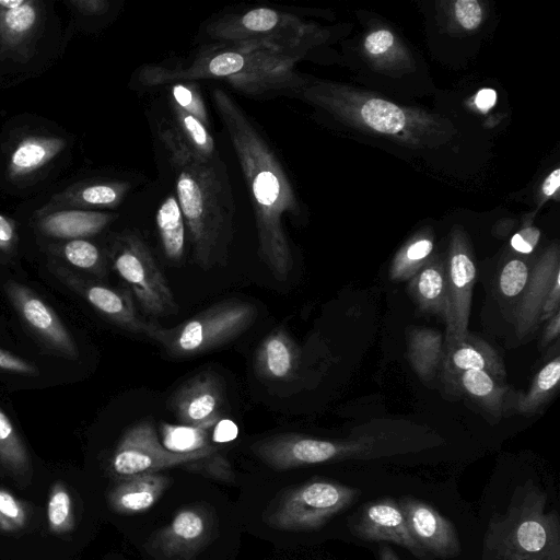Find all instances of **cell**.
<instances>
[{
  "label": "cell",
  "mask_w": 560,
  "mask_h": 560,
  "mask_svg": "<svg viewBox=\"0 0 560 560\" xmlns=\"http://www.w3.org/2000/svg\"><path fill=\"white\" fill-rule=\"evenodd\" d=\"M212 100L248 187L259 255L273 277L284 281L293 264L284 218L299 211L295 192L276 152L240 104L221 89Z\"/></svg>",
  "instance_id": "1"
},
{
  "label": "cell",
  "mask_w": 560,
  "mask_h": 560,
  "mask_svg": "<svg viewBox=\"0 0 560 560\" xmlns=\"http://www.w3.org/2000/svg\"><path fill=\"white\" fill-rule=\"evenodd\" d=\"M158 133L170 154L194 261L208 270L225 256L233 236L235 200L226 164L220 153L197 155L167 121L159 124Z\"/></svg>",
  "instance_id": "2"
},
{
  "label": "cell",
  "mask_w": 560,
  "mask_h": 560,
  "mask_svg": "<svg viewBox=\"0 0 560 560\" xmlns=\"http://www.w3.org/2000/svg\"><path fill=\"white\" fill-rule=\"evenodd\" d=\"M298 56L242 43H215L199 50L187 62L154 63L140 70L139 80L148 88L175 82L215 79L250 96L289 91L298 83Z\"/></svg>",
  "instance_id": "3"
},
{
  "label": "cell",
  "mask_w": 560,
  "mask_h": 560,
  "mask_svg": "<svg viewBox=\"0 0 560 560\" xmlns=\"http://www.w3.org/2000/svg\"><path fill=\"white\" fill-rule=\"evenodd\" d=\"M547 497L527 482L517 487L504 514H493L483 540L490 560H560L557 512H545Z\"/></svg>",
  "instance_id": "4"
},
{
  "label": "cell",
  "mask_w": 560,
  "mask_h": 560,
  "mask_svg": "<svg viewBox=\"0 0 560 560\" xmlns=\"http://www.w3.org/2000/svg\"><path fill=\"white\" fill-rule=\"evenodd\" d=\"M254 304L224 300L173 328L160 327L155 341L174 358H189L221 347L243 334L255 320Z\"/></svg>",
  "instance_id": "5"
},
{
  "label": "cell",
  "mask_w": 560,
  "mask_h": 560,
  "mask_svg": "<svg viewBox=\"0 0 560 560\" xmlns=\"http://www.w3.org/2000/svg\"><path fill=\"white\" fill-rule=\"evenodd\" d=\"M206 34L215 43L253 44L298 56L308 26L288 12L257 7L211 20Z\"/></svg>",
  "instance_id": "6"
},
{
  "label": "cell",
  "mask_w": 560,
  "mask_h": 560,
  "mask_svg": "<svg viewBox=\"0 0 560 560\" xmlns=\"http://www.w3.org/2000/svg\"><path fill=\"white\" fill-rule=\"evenodd\" d=\"M381 446V439L375 435L323 440L288 433L259 441L253 450L268 466L284 470L306 465L375 457L384 454Z\"/></svg>",
  "instance_id": "7"
},
{
  "label": "cell",
  "mask_w": 560,
  "mask_h": 560,
  "mask_svg": "<svg viewBox=\"0 0 560 560\" xmlns=\"http://www.w3.org/2000/svg\"><path fill=\"white\" fill-rule=\"evenodd\" d=\"M112 262L143 313L167 316L178 312L167 280L149 246L137 232L126 231L116 237L112 247Z\"/></svg>",
  "instance_id": "8"
},
{
  "label": "cell",
  "mask_w": 560,
  "mask_h": 560,
  "mask_svg": "<svg viewBox=\"0 0 560 560\" xmlns=\"http://www.w3.org/2000/svg\"><path fill=\"white\" fill-rule=\"evenodd\" d=\"M215 453L213 446L190 453L171 452L160 443L154 424L141 420L128 428L119 440L110 459V468L115 475L128 478L180 465L189 468L194 463Z\"/></svg>",
  "instance_id": "9"
},
{
  "label": "cell",
  "mask_w": 560,
  "mask_h": 560,
  "mask_svg": "<svg viewBox=\"0 0 560 560\" xmlns=\"http://www.w3.org/2000/svg\"><path fill=\"white\" fill-rule=\"evenodd\" d=\"M359 494V489L334 481L307 482L285 497L271 524L289 530L316 529L351 505Z\"/></svg>",
  "instance_id": "10"
},
{
  "label": "cell",
  "mask_w": 560,
  "mask_h": 560,
  "mask_svg": "<svg viewBox=\"0 0 560 560\" xmlns=\"http://www.w3.org/2000/svg\"><path fill=\"white\" fill-rule=\"evenodd\" d=\"M55 273L115 325L155 340L161 326L139 315L129 289H116L86 280L61 267L56 268Z\"/></svg>",
  "instance_id": "11"
},
{
  "label": "cell",
  "mask_w": 560,
  "mask_h": 560,
  "mask_svg": "<svg viewBox=\"0 0 560 560\" xmlns=\"http://www.w3.org/2000/svg\"><path fill=\"white\" fill-rule=\"evenodd\" d=\"M4 289L22 320L45 347L69 360L79 358L72 335L36 292L12 280L4 284Z\"/></svg>",
  "instance_id": "12"
},
{
  "label": "cell",
  "mask_w": 560,
  "mask_h": 560,
  "mask_svg": "<svg viewBox=\"0 0 560 560\" xmlns=\"http://www.w3.org/2000/svg\"><path fill=\"white\" fill-rule=\"evenodd\" d=\"M224 404L222 378L213 371H202L174 392L170 409L184 425L210 429L221 420Z\"/></svg>",
  "instance_id": "13"
},
{
  "label": "cell",
  "mask_w": 560,
  "mask_h": 560,
  "mask_svg": "<svg viewBox=\"0 0 560 560\" xmlns=\"http://www.w3.org/2000/svg\"><path fill=\"white\" fill-rule=\"evenodd\" d=\"M448 313L444 351L462 341L468 335V319L472 289L476 280V266L469 253L456 243L450 253L446 266Z\"/></svg>",
  "instance_id": "14"
},
{
  "label": "cell",
  "mask_w": 560,
  "mask_h": 560,
  "mask_svg": "<svg viewBox=\"0 0 560 560\" xmlns=\"http://www.w3.org/2000/svg\"><path fill=\"white\" fill-rule=\"evenodd\" d=\"M397 502L411 536L429 556L446 559L459 553L455 526L433 506L412 497H402Z\"/></svg>",
  "instance_id": "15"
},
{
  "label": "cell",
  "mask_w": 560,
  "mask_h": 560,
  "mask_svg": "<svg viewBox=\"0 0 560 560\" xmlns=\"http://www.w3.org/2000/svg\"><path fill=\"white\" fill-rule=\"evenodd\" d=\"M353 530L362 539L394 542L421 560L431 559L411 536L404 513L394 499L383 498L364 504Z\"/></svg>",
  "instance_id": "16"
},
{
  "label": "cell",
  "mask_w": 560,
  "mask_h": 560,
  "mask_svg": "<svg viewBox=\"0 0 560 560\" xmlns=\"http://www.w3.org/2000/svg\"><path fill=\"white\" fill-rule=\"evenodd\" d=\"M445 380L455 386L458 376L467 371H485L503 381L505 369L498 352L485 340L468 332L465 339L444 351Z\"/></svg>",
  "instance_id": "17"
},
{
  "label": "cell",
  "mask_w": 560,
  "mask_h": 560,
  "mask_svg": "<svg viewBox=\"0 0 560 560\" xmlns=\"http://www.w3.org/2000/svg\"><path fill=\"white\" fill-rule=\"evenodd\" d=\"M560 277L559 259L548 252L529 273L523 296L516 308L515 330L524 337L539 324L544 302L557 278Z\"/></svg>",
  "instance_id": "18"
},
{
  "label": "cell",
  "mask_w": 560,
  "mask_h": 560,
  "mask_svg": "<svg viewBox=\"0 0 560 560\" xmlns=\"http://www.w3.org/2000/svg\"><path fill=\"white\" fill-rule=\"evenodd\" d=\"M300 363L296 343L283 328L273 329L260 342L256 355L257 373L268 380H289Z\"/></svg>",
  "instance_id": "19"
},
{
  "label": "cell",
  "mask_w": 560,
  "mask_h": 560,
  "mask_svg": "<svg viewBox=\"0 0 560 560\" xmlns=\"http://www.w3.org/2000/svg\"><path fill=\"white\" fill-rule=\"evenodd\" d=\"M170 482L168 477L158 472L124 478L109 493V504L122 514L143 512L160 499Z\"/></svg>",
  "instance_id": "20"
},
{
  "label": "cell",
  "mask_w": 560,
  "mask_h": 560,
  "mask_svg": "<svg viewBox=\"0 0 560 560\" xmlns=\"http://www.w3.org/2000/svg\"><path fill=\"white\" fill-rule=\"evenodd\" d=\"M208 533L209 524L202 510L182 509L160 535V547L168 556L187 555L203 544Z\"/></svg>",
  "instance_id": "21"
},
{
  "label": "cell",
  "mask_w": 560,
  "mask_h": 560,
  "mask_svg": "<svg viewBox=\"0 0 560 560\" xmlns=\"http://www.w3.org/2000/svg\"><path fill=\"white\" fill-rule=\"evenodd\" d=\"M114 219V214L100 211L60 210L42 218L39 229L48 236L77 240L100 233Z\"/></svg>",
  "instance_id": "22"
},
{
  "label": "cell",
  "mask_w": 560,
  "mask_h": 560,
  "mask_svg": "<svg viewBox=\"0 0 560 560\" xmlns=\"http://www.w3.org/2000/svg\"><path fill=\"white\" fill-rule=\"evenodd\" d=\"M455 387L462 389L476 402L493 416L500 417L515 407L516 397L512 390L491 374L485 371H467L462 373Z\"/></svg>",
  "instance_id": "23"
},
{
  "label": "cell",
  "mask_w": 560,
  "mask_h": 560,
  "mask_svg": "<svg viewBox=\"0 0 560 560\" xmlns=\"http://www.w3.org/2000/svg\"><path fill=\"white\" fill-rule=\"evenodd\" d=\"M60 138L31 135L23 138L13 148L8 163L9 175L25 178L46 166L63 148Z\"/></svg>",
  "instance_id": "24"
},
{
  "label": "cell",
  "mask_w": 560,
  "mask_h": 560,
  "mask_svg": "<svg viewBox=\"0 0 560 560\" xmlns=\"http://www.w3.org/2000/svg\"><path fill=\"white\" fill-rule=\"evenodd\" d=\"M409 293L422 312L441 316L448 313L446 271L443 264L424 265L410 280Z\"/></svg>",
  "instance_id": "25"
},
{
  "label": "cell",
  "mask_w": 560,
  "mask_h": 560,
  "mask_svg": "<svg viewBox=\"0 0 560 560\" xmlns=\"http://www.w3.org/2000/svg\"><path fill=\"white\" fill-rule=\"evenodd\" d=\"M408 358L417 375L430 381L444 358V337L440 331L425 327L409 330Z\"/></svg>",
  "instance_id": "26"
},
{
  "label": "cell",
  "mask_w": 560,
  "mask_h": 560,
  "mask_svg": "<svg viewBox=\"0 0 560 560\" xmlns=\"http://www.w3.org/2000/svg\"><path fill=\"white\" fill-rule=\"evenodd\" d=\"M156 229L165 257L175 264L184 259L186 223L175 195H168L159 206Z\"/></svg>",
  "instance_id": "27"
},
{
  "label": "cell",
  "mask_w": 560,
  "mask_h": 560,
  "mask_svg": "<svg viewBox=\"0 0 560 560\" xmlns=\"http://www.w3.org/2000/svg\"><path fill=\"white\" fill-rule=\"evenodd\" d=\"M170 107L173 116L171 124L192 152L201 158H212L219 153L208 126L173 102H170Z\"/></svg>",
  "instance_id": "28"
},
{
  "label": "cell",
  "mask_w": 560,
  "mask_h": 560,
  "mask_svg": "<svg viewBox=\"0 0 560 560\" xmlns=\"http://www.w3.org/2000/svg\"><path fill=\"white\" fill-rule=\"evenodd\" d=\"M560 382V358L555 357L535 375L528 390L516 397L514 409L523 415L536 412L556 392Z\"/></svg>",
  "instance_id": "29"
},
{
  "label": "cell",
  "mask_w": 560,
  "mask_h": 560,
  "mask_svg": "<svg viewBox=\"0 0 560 560\" xmlns=\"http://www.w3.org/2000/svg\"><path fill=\"white\" fill-rule=\"evenodd\" d=\"M127 182H95L74 188L65 197V203L80 207L110 208L117 206L129 190Z\"/></svg>",
  "instance_id": "30"
},
{
  "label": "cell",
  "mask_w": 560,
  "mask_h": 560,
  "mask_svg": "<svg viewBox=\"0 0 560 560\" xmlns=\"http://www.w3.org/2000/svg\"><path fill=\"white\" fill-rule=\"evenodd\" d=\"M0 463L14 476L31 475V458L12 422L0 408Z\"/></svg>",
  "instance_id": "31"
},
{
  "label": "cell",
  "mask_w": 560,
  "mask_h": 560,
  "mask_svg": "<svg viewBox=\"0 0 560 560\" xmlns=\"http://www.w3.org/2000/svg\"><path fill=\"white\" fill-rule=\"evenodd\" d=\"M39 10L35 1L26 0L23 5L13 10H2L0 14V35L8 45H16L24 40L38 23Z\"/></svg>",
  "instance_id": "32"
},
{
  "label": "cell",
  "mask_w": 560,
  "mask_h": 560,
  "mask_svg": "<svg viewBox=\"0 0 560 560\" xmlns=\"http://www.w3.org/2000/svg\"><path fill=\"white\" fill-rule=\"evenodd\" d=\"M47 522L49 530L55 535H66L75 527L72 498L60 481L51 486L48 494Z\"/></svg>",
  "instance_id": "33"
},
{
  "label": "cell",
  "mask_w": 560,
  "mask_h": 560,
  "mask_svg": "<svg viewBox=\"0 0 560 560\" xmlns=\"http://www.w3.org/2000/svg\"><path fill=\"white\" fill-rule=\"evenodd\" d=\"M160 431L162 445L174 453H190L211 446L208 443V429L162 422Z\"/></svg>",
  "instance_id": "34"
},
{
  "label": "cell",
  "mask_w": 560,
  "mask_h": 560,
  "mask_svg": "<svg viewBox=\"0 0 560 560\" xmlns=\"http://www.w3.org/2000/svg\"><path fill=\"white\" fill-rule=\"evenodd\" d=\"M69 265L84 271L103 276L105 273V260L100 248L84 240H69L57 250Z\"/></svg>",
  "instance_id": "35"
},
{
  "label": "cell",
  "mask_w": 560,
  "mask_h": 560,
  "mask_svg": "<svg viewBox=\"0 0 560 560\" xmlns=\"http://www.w3.org/2000/svg\"><path fill=\"white\" fill-rule=\"evenodd\" d=\"M363 120L374 130L385 133H396L405 126V114L395 104L372 98L361 108Z\"/></svg>",
  "instance_id": "36"
},
{
  "label": "cell",
  "mask_w": 560,
  "mask_h": 560,
  "mask_svg": "<svg viewBox=\"0 0 560 560\" xmlns=\"http://www.w3.org/2000/svg\"><path fill=\"white\" fill-rule=\"evenodd\" d=\"M433 249L428 238H420L410 243L393 260L389 277L394 281L411 279L425 264Z\"/></svg>",
  "instance_id": "37"
},
{
  "label": "cell",
  "mask_w": 560,
  "mask_h": 560,
  "mask_svg": "<svg viewBox=\"0 0 560 560\" xmlns=\"http://www.w3.org/2000/svg\"><path fill=\"white\" fill-rule=\"evenodd\" d=\"M167 91L170 102L177 104L180 108L188 112L209 127V117L206 104L198 85L195 84V82H175L168 85Z\"/></svg>",
  "instance_id": "38"
},
{
  "label": "cell",
  "mask_w": 560,
  "mask_h": 560,
  "mask_svg": "<svg viewBox=\"0 0 560 560\" xmlns=\"http://www.w3.org/2000/svg\"><path fill=\"white\" fill-rule=\"evenodd\" d=\"M24 505L9 491L0 488V532L18 533L26 526Z\"/></svg>",
  "instance_id": "39"
},
{
  "label": "cell",
  "mask_w": 560,
  "mask_h": 560,
  "mask_svg": "<svg viewBox=\"0 0 560 560\" xmlns=\"http://www.w3.org/2000/svg\"><path fill=\"white\" fill-rule=\"evenodd\" d=\"M529 269L525 261L512 259L508 261L499 276L501 293L508 298H514L522 293L529 278Z\"/></svg>",
  "instance_id": "40"
},
{
  "label": "cell",
  "mask_w": 560,
  "mask_h": 560,
  "mask_svg": "<svg viewBox=\"0 0 560 560\" xmlns=\"http://www.w3.org/2000/svg\"><path fill=\"white\" fill-rule=\"evenodd\" d=\"M455 15L463 27L474 30L481 22L482 11L476 0H458L455 3Z\"/></svg>",
  "instance_id": "41"
},
{
  "label": "cell",
  "mask_w": 560,
  "mask_h": 560,
  "mask_svg": "<svg viewBox=\"0 0 560 560\" xmlns=\"http://www.w3.org/2000/svg\"><path fill=\"white\" fill-rule=\"evenodd\" d=\"M0 370L23 375H37L38 369L31 362L0 348Z\"/></svg>",
  "instance_id": "42"
},
{
  "label": "cell",
  "mask_w": 560,
  "mask_h": 560,
  "mask_svg": "<svg viewBox=\"0 0 560 560\" xmlns=\"http://www.w3.org/2000/svg\"><path fill=\"white\" fill-rule=\"evenodd\" d=\"M540 233L536 228H525L514 234L511 240L512 247L522 254L530 253L538 243Z\"/></svg>",
  "instance_id": "43"
},
{
  "label": "cell",
  "mask_w": 560,
  "mask_h": 560,
  "mask_svg": "<svg viewBox=\"0 0 560 560\" xmlns=\"http://www.w3.org/2000/svg\"><path fill=\"white\" fill-rule=\"evenodd\" d=\"M394 43V36L386 30L370 34L364 43L365 49L373 55L385 52Z\"/></svg>",
  "instance_id": "44"
},
{
  "label": "cell",
  "mask_w": 560,
  "mask_h": 560,
  "mask_svg": "<svg viewBox=\"0 0 560 560\" xmlns=\"http://www.w3.org/2000/svg\"><path fill=\"white\" fill-rule=\"evenodd\" d=\"M16 232L13 222L0 214V253H10L16 243Z\"/></svg>",
  "instance_id": "45"
},
{
  "label": "cell",
  "mask_w": 560,
  "mask_h": 560,
  "mask_svg": "<svg viewBox=\"0 0 560 560\" xmlns=\"http://www.w3.org/2000/svg\"><path fill=\"white\" fill-rule=\"evenodd\" d=\"M560 303V277L557 278L544 302L539 324L547 322L556 312L559 311Z\"/></svg>",
  "instance_id": "46"
},
{
  "label": "cell",
  "mask_w": 560,
  "mask_h": 560,
  "mask_svg": "<svg viewBox=\"0 0 560 560\" xmlns=\"http://www.w3.org/2000/svg\"><path fill=\"white\" fill-rule=\"evenodd\" d=\"M72 3L84 14H102L109 5L108 2L102 0H79Z\"/></svg>",
  "instance_id": "47"
},
{
  "label": "cell",
  "mask_w": 560,
  "mask_h": 560,
  "mask_svg": "<svg viewBox=\"0 0 560 560\" xmlns=\"http://www.w3.org/2000/svg\"><path fill=\"white\" fill-rule=\"evenodd\" d=\"M560 332V312H556L548 320L544 331L542 345L546 346L559 337Z\"/></svg>",
  "instance_id": "48"
},
{
  "label": "cell",
  "mask_w": 560,
  "mask_h": 560,
  "mask_svg": "<svg viewBox=\"0 0 560 560\" xmlns=\"http://www.w3.org/2000/svg\"><path fill=\"white\" fill-rule=\"evenodd\" d=\"M497 100V93L492 89H483L476 95L475 102L478 108L488 110L491 108Z\"/></svg>",
  "instance_id": "49"
},
{
  "label": "cell",
  "mask_w": 560,
  "mask_h": 560,
  "mask_svg": "<svg viewBox=\"0 0 560 560\" xmlns=\"http://www.w3.org/2000/svg\"><path fill=\"white\" fill-rule=\"evenodd\" d=\"M236 432L237 430L234 423L224 421V424H218L214 439L219 442L229 441L236 435Z\"/></svg>",
  "instance_id": "50"
},
{
  "label": "cell",
  "mask_w": 560,
  "mask_h": 560,
  "mask_svg": "<svg viewBox=\"0 0 560 560\" xmlns=\"http://www.w3.org/2000/svg\"><path fill=\"white\" fill-rule=\"evenodd\" d=\"M560 186V170H555L544 182L542 192L547 196H551Z\"/></svg>",
  "instance_id": "51"
},
{
  "label": "cell",
  "mask_w": 560,
  "mask_h": 560,
  "mask_svg": "<svg viewBox=\"0 0 560 560\" xmlns=\"http://www.w3.org/2000/svg\"><path fill=\"white\" fill-rule=\"evenodd\" d=\"M380 560H399V558L390 547L382 545L380 547Z\"/></svg>",
  "instance_id": "52"
},
{
  "label": "cell",
  "mask_w": 560,
  "mask_h": 560,
  "mask_svg": "<svg viewBox=\"0 0 560 560\" xmlns=\"http://www.w3.org/2000/svg\"><path fill=\"white\" fill-rule=\"evenodd\" d=\"M26 0H0L2 10L18 9L25 3Z\"/></svg>",
  "instance_id": "53"
}]
</instances>
